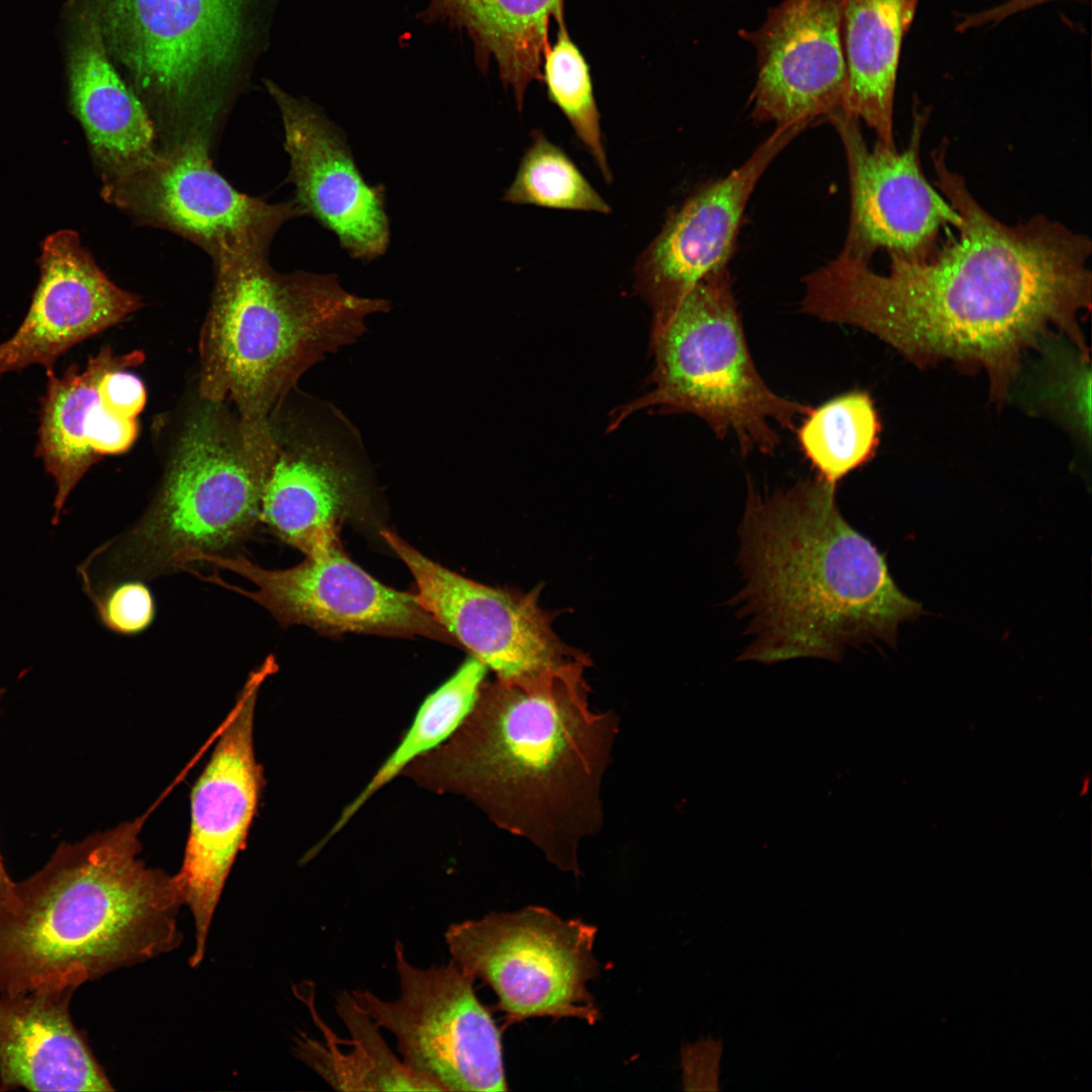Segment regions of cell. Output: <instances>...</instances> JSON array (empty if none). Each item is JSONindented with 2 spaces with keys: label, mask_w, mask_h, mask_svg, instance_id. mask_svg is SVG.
Listing matches in <instances>:
<instances>
[{
  "label": "cell",
  "mask_w": 1092,
  "mask_h": 1092,
  "mask_svg": "<svg viewBox=\"0 0 1092 1092\" xmlns=\"http://www.w3.org/2000/svg\"><path fill=\"white\" fill-rule=\"evenodd\" d=\"M936 186L959 212L958 239L929 257L890 254L888 274L840 254L803 277L802 310L864 330L920 365L983 367L1004 400L1021 354L1052 328L1086 351L1078 316L1091 305L1090 239L1044 215L1006 224L931 153Z\"/></svg>",
  "instance_id": "cell-1"
},
{
  "label": "cell",
  "mask_w": 1092,
  "mask_h": 1092,
  "mask_svg": "<svg viewBox=\"0 0 1092 1092\" xmlns=\"http://www.w3.org/2000/svg\"><path fill=\"white\" fill-rule=\"evenodd\" d=\"M589 663L483 682L445 744L402 772L464 796L499 828L579 876L580 844L603 826L601 789L619 730L615 712L589 705Z\"/></svg>",
  "instance_id": "cell-2"
},
{
  "label": "cell",
  "mask_w": 1092,
  "mask_h": 1092,
  "mask_svg": "<svg viewBox=\"0 0 1092 1092\" xmlns=\"http://www.w3.org/2000/svg\"><path fill=\"white\" fill-rule=\"evenodd\" d=\"M835 488L818 476L770 494L750 487L738 532L745 584L735 601L753 640L738 661L839 662L847 646L894 644L899 626L923 612L842 517Z\"/></svg>",
  "instance_id": "cell-3"
},
{
  "label": "cell",
  "mask_w": 1092,
  "mask_h": 1092,
  "mask_svg": "<svg viewBox=\"0 0 1092 1092\" xmlns=\"http://www.w3.org/2000/svg\"><path fill=\"white\" fill-rule=\"evenodd\" d=\"M145 817L62 842L0 908V994L75 988L177 948L175 875L139 857Z\"/></svg>",
  "instance_id": "cell-4"
},
{
  "label": "cell",
  "mask_w": 1092,
  "mask_h": 1092,
  "mask_svg": "<svg viewBox=\"0 0 1092 1092\" xmlns=\"http://www.w3.org/2000/svg\"><path fill=\"white\" fill-rule=\"evenodd\" d=\"M215 269L199 391L205 401L235 405L247 451L269 466L275 410L304 372L355 343L390 302L346 290L335 274L279 273L267 255L221 260Z\"/></svg>",
  "instance_id": "cell-5"
},
{
  "label": "cell",
  "mask_w": 1092,
  "mask_h": 1092,
  "mask_svg": "<svg viewBox=\"0 0 1092 1092\" xmlns=\"http://www.w3.org/2000/svg\"><path fill=\"white\" fill-rule=\"evenodd\" d=\"M273 3L101 0V27L112 63L152 118L185 125L188 135L203 132L249 76Z\"/></svg>",
  "instance_id": "cell-6"
},
{
  "label": "cell",
  "mask_w": 1092,
  "mask_h": 1092,
  "mask_svg": "<svg viewBox=\"0 0 1092 1092\" xmlns=\"http://www.w3.org/2000/svg\"><path fill=\"white\" fill-rule=\"evenodd\" d=\"M653 314L654 387L620 407L610 429L637 411L657 407L693 414L718 438L735 435L743 454H771L779 445L774 425L793 430L811 411L776 393L757 371L727 267Z\"/></svg>",
  "instance_id": "cell-7"
},
{
  "label": "cell",
  "mask_w": 1092,
  "mask_h": 1092,
  "mask_svg": "<svg viewBox=\"0 0 1092 1092\" xmlns=\"http://www.w3.org/2000/svg\"><path fill=\"white\" fill-rule=\"evenodd\" d=\"M205 402L185 424L152 507L80 565L88 583L153 577L185 551L220 554L260 521L268 469L247 451L224 403Z\"/></svg>",
  "instance_id": "cell-8"
},
{
  "label": "cell",
  "mask_w": 1092,
  "mask_h": 1092,
  "mask_svg": "<svg viewBox=\"0 0 1092 1092\" xmlns=\"http://www.w3.org/2000/svg\"><path fill=\"white\" fill-rule=\"evenodd\" d=\"M597 928L547 908L492 912L449 925L445 942L460 969L491 988L504 1028L532 1017H601L586 984L600 974Z\"/></svg>",
  "instance_id": "cell-9"
},
{
  "label": "cell",
  "mask_w": 1092,
  "mask_h": 1092,
  "mask_svg": "<svg viewBox=\"0 0 1092 1092\" xmlns=\"http://www.w3.org/2000/svg\"><path fill=\"white\" fill-rule=\"evenodd\" d=\"M274 449L260 521L309 555L340 539L346 522L371 518L373 486L358 429L333 403L303 396L271 418Z\"/></svg>",
  "instance_id": "cell-10"
},
{
  "label": "cell",
  "mask_w": 1092,
  "mask_h": 1092,
  "mask_svg": "<svg viewBox=\"0 0 1092 1092\" xmlns=\"http://www.w3.org/2000/svg\"><path fill=\"white\" fill-rule=\"evenodd\" d=\"M399 995L351 996L396 1039L402 1063L438 1091H507L502 1029L477 998L474 980L452 960L420 968L395 941Z\"/></svg>",
  "instance_id": "cell-11"
},
{
  "label": "cell",
  "mask_w": 1092,
  "mask_h": 1092,
  "mask_svg": "<svg viewBox=\"0 0 1092 1092\" xmlns=\"http://www.w3.org/2000/svg\"><path fill=\"white\" fill-rule=\"evenodd\" d=\"M107 202L174 232L219 262L267 255L279 228L304 215L295 200L271 204L236 190L212 166L200 133L157 150L145 164L102 185Z\"/></svg>",
  "instance_id": "cell-12"
},
{
  "label": "cell",
  "mask_w": 1092,
  "mask_h": 1092,
  "mask_svg": "<svg viewBox=\"0 0 1092 1092\" xmlns=\"http://www.w3.org/2000/svg\"><path fill=\"white\" fill-rule=\"evenodd\" d=\"M291 568L265 569L242 556L186 551L178 564L204 561L250 580V592L213 574L201 579L248 597L267 609L282 626L304 625L339 636L346 633L426 637L450 645L454 638L423 607L416 594L391 588L351 560L341 540L305 555Z\"/></svg>",
  "instance_id": "cell-13"
},
{
  "label": "cell",
  "mask_w": 1092,
  "mask_h": 1092,
  "mask_svg": "<svg viewBox=\"0 0 1092 1092\" xmlns=\"http://www.w3.org/2000/svg\"><path fill=\"white\" fill-rule=\"evenodd\" d=\"M277 669L269 655L250 673L191 791L190 828L175 877L193 917L192 967L204 957L215 908L257 814L265 780L254 749L255 707L261 686Z\"/></svg>",
  "instance_id": "cell-14"
},
{
  "label": "cell",
  "mask_w": 1092,
  "mask_h": 1092,
  "mask_svg": "<svg viewBox=\"0 0 1092 1092\" xmlns=\"http://www.w3.org/2000/svg\"><path fill=\"white\" fill-rule=\"evenodd\" d=\"M380 534L411 571L423 607L496 678H522L588 659L559 639L537 592L482 584L433 561L389 530Z\"/></svg>",
  "instance_id": "cell-15"
},
{
  "label": "cell",
  "mask_w": 1092,
  "mask_h": 1092,
  "mask_svg": "<svg viewBox=\"0 0 1092 1092\" xmlns=\"http://www.w3.org/2000/svg\"><path fill=\"white\" fill-rule=\"evenodd\" d=\"M928 109L915 104L907 147L899 152L879 142L871 149L859 120L839 110L828 117L846 158L849 187V222L841 253L870 262L885 249L908 260L929 257L941 229L958 228L962 218L952 205L927 181L920 163V148Z\"/></svg>",
  "instance_id": "cell-16"
},
{
  "label": "cell",
  "mask_w": 1092,
  "mask_h": 1092,
  "mask_svg": "<svg viewBox=\"0 0 1092 1092\" xmlns=\"http://www.w3.org/2000/svg\"><path fill=\"white\" fill-rule=\"evenodd\" d=\"M738 35L756 52L751 116L777 126L802 124L843 110L847 85L841 0H783L756 29Z\"/></svg>",
  "instance_id": "cell-17"
},
{
  "label": "cell",
  "mask_w": 1092,
  "mask_h": 1092,
  "mask_svg": "<svg viewBox=\"0 0 1092 1092\" xmlns=\"http://www.w3.org/2000/svg\"><path fill=\"white\" fill-rule=\"evenodd\" d=\"M805 128L777 126L739 167L699 186L669 212L633 269L635 288L653 313L670 308L707 275L727 267L757 182Z\"/></svg>",
  "instance_id": "cell-18"
},
{
  "label": "cell",
  "mask_w": 1092,
  "mask_h": 1092,
  "mask_svg": "<svg viewBox=\"0 0 1092 1092\" xmlns=\"http://www.w3.org/2000/svg\"><path fill=\"white\" fill-rule=\"evenodd\" d=\"M265 85L282 117L288 179L304 215L332 232L352 258L382 256L390 239L384 187L364 180L343 131L320 107L270 80Z\"/></svg>",
  "instance_id": "cell-19"
},
{
  "label": "cell",
  "mask_w": 1092,
  "mask_h": 1092,
  "mask_svg": "<svg viewBox=\"0 0 1092 1092\" xmlns=\"http://www.w3.org/2000/svg\"><path fill=\"white\" fill-rule=\"evenodd\" d=\"M38 262L39 280L25 317L0 343V374L31 365L54 370L71 348L141 306L136 295L119 288L98 267L74 231L48 236Z\"/></svg>",
  "instance_id": "cell-20"
},
{
  "label": "cell",
  "mask_w": 1092,
  "mask_h": 1092,
  "mask_svg": "<svg viewBox=\"0 0 1092 1092\" xmlns=\"http://www.w3.org/2000/svg\"><path fill=\"white\" fill-rule=\"evenodd\" d=\"M100 12L101 0H69L65 40L70 106L104 185L145 164L158 149L155 121L107 53Z\"/></svg>",
  "instance_id": "cell-21"
},
{
  "label": "cell",
  "mask_w": 1092,
  "mask_h": 1092,
  "mask_svg": "<svg viewBox=\"0 0 1092 1092\" xmlns=\"http://www.w3.org/2000/svg\"><path fill=\"white\" fill-rule=\"evenodd\" d=\"M143 360L141 351L115 355L106 347L90 357L82 371L77 365H71L62 376L47 371L35 455L55 480L54 524L91 466L103 456L125 452L134 442L135 419L119 418L105 410L98 385L106 372L127 369Z\"/></svg>",
  "instance_id": "cell-22"
},
{
  "label": "cell",
  "mask_w": 1092,
  "mask_h": 1092,
  "mask_svg": "<svg viewBox=\"0 0 1092 1092\" xmlns=\"http://www.w3.org/2000/svg\"><path fill=\"white\" fill-rule=\"evenodd\" d=\"M77 989L0 994V1088L112 1091L70 1014Z\"/></svg>",
  "instance_id": "cell-23"
},
{
  "label": "cell",
  "mask_w": 1092,
  "mask_h": 1092,
  "mask_svg": "<svg viewBox=\"0 0 1092 1092\" xmlns=\"http://www.w3.org/2000/svg\"><path fill=\"white\" fill-rule=\"evenodd\" d=\"M417 18L466 32L478 69L493 61L522 112L529 85L541 82L549 25L565 22L564 0H430Z\"/></svg>",
  "instance_id": "cell-24"
},
{
  "label": "cell",
  "mask_w": 1092,
  "mask_h": 1092,
  "mask_svg": "<svg viewBox=\"0 0 1092 1092\" xmlns=\"http://www.w3.org/2000/svg\"><path fill=\"white\" fill-rule=\"evenodd\" d=\"M922 0H841L847 85L843 111L895 147L894 99L903 41Z\"/></svg>",
  "instance_id": "cell-25"
},
{
  "label": "cell",
  "mask_w": 1092,
  "mask_h": 1092,
  "mask_svg": "<svg viewBox=\"0 0 1092 1092\" xmlns=\"http://www.w3.org/2000/svg\"><path fill=\"white\" fill-rule=\"evenodd\" d=\"M336 1008L351 1033L350 1040L340 1038L347 1050L335 1042L330 1029L314 1011L313 1020L325 1041L301 1035L294 1048L297 1057L331 1086L349 1091H438L393 1055L378 1026L358 1007L351 993H340Z\"/></svg>",
  "instance_id": "cell-26"
},
{
  "label": "cell",
  "mask_w": 1092,
  "mask_h": 1092,
  "mask_svg": "<svg viewBox=\"0 0 1092 1092\" xmlns=\"http://www.w3.org/2000/svg\"><path fill=\"white\" fill-rule=\"evenodd\" d=\"M486 668L480 660L470 656L453 675L426 698L402 740L365 789L345 808L325 841L342 829L385 784L402 772L413 761L452 736L472 709L483 684Z\"/></svg>",
  "instance_id": "cell-27"
},
{
  "label": "cell",
  "mask_w": 1092,
  "mask_h": 1092,
  "mask_svg": "<svg viewBox=\"0 0 1092 1092\" xmlns=\"http://www.w3.org/2000/svg\"><path fill=\"white\" fill-rule=\"evenodd\" d=\"M880 431L871 396L852 390L812 407L797 430V437L817 476L836 485L874 456Z\"/></svg>",
  "instance_id": "cell-28"
},
{
  "label": "cell",
  "mask_w": 1092,
  "mask_h": 1092,
  "mask_svg": "<svg viewBox=\"0 0 1092 1092\" xmlns=\"http://www.w3.org/2000/svg\"><path fill=\"white\" fill-rule=\"evenodd\" d=\"M503 200L552 209L612 212L568 155L539 129L532 130L531 143Z\"/></svg>",
  "instance_id": "cell-29"
},
{
  "label": "cell",
  "mask_w": 1092,
  "mask_h": 1092,
  "mask_svg": "<svg viewBox=\"0 0 1092 1092\" xmlns=\"http://www.w3.org/2000/svg\"><path fill=\"white\" fill-rule=\"evenodd\" d=\"M546 49L541 82L548 99L566 117L607 183L613 180L603 144L601 115L595 99L589 66L564 23Z\"/></svg>",
  "instance_id": "cell-30"
},
{
  "label": "cell",
  "mask_w": 1092,
  "mask_h": 1092,
  "mask_svg": "<svg viewBox=\"0 0 1092 1092\" xmlns=\"http://www.w3.org/2000/svg\"><path fill=\"white\" fill-rule=\"evenodd\" d=\"M84 590L94 603L100 621L113 632L139 633L154 619V599L143 582L121 580Z\"/></svg>",
  "instance_id": "cell-31"
},
{
  "label": "cell",
  "mask_w": 1092,
  "mask_h": 1092,
  "mask_svg": "<svg viewBox=\"0 0 1092 1092\" xmlns=\"http://www.w3.org/2000/svg\"><path fill=\"white\" fill-rule=\"evenodd\" d=\"M723 1044L712 1036L687 1043L680 1050L684 1090L718 1091Z\"/></svg>",
  "instance_id": "cell-32"
},
{
  "label": "cell",
  "mask_w": 1092,
  "mask_h": 1092,
  "mask_svg": "<svg viewBox=\"0 0 1092 1092\" xmlns=\"http://www.w3.org/2000/svg\"><path fill=\"white\" fill-rule=\"evenodd\" d=\"M98 393L105 410L123 419H135L147 399L142 380L123 368L106 372L100 379Z\"/></svg>",
  "instance_id": "cell-33"
},
{
  "label": "cell",
  "mask_w": 1092,
  "mask_h": 1092,
  "mask_svg": "<svg viewBox=\"0 0 1092 1092\" xmlns=\"http://www.w3.org/2000/svg\"><path fill=\"white\" fill-rule=\"evenodd\" d=\"M1053 1L1057 0H1008L991 8L964 14L959 19L956 30L965 32L989 24H998L1014 14Z\"/></svg>",
  "instance_id": "cell-34"
},
{
  "label": "cell",
  "mask_w": 1092,
  "mask_h": 1092,
  "mask_svg": "<svg viewBox=\"0 0 1092 1092\" xmlns=\"http://www.w3.org/2000/svg\"><path fill=\"white\" fill-rule=\"evenodd\" d=\"M15 882L6 872L0 854V908L7 907L14 895Z\"/></svg>",
  "instance_id": "cell-35"
},
{
  "label": "cell",
  "mask_w": 1092,
  "mask_h": 1092,
  "mask_svg": "<svg viewBox=\"0 0 1092 1092\" xmlns=\"http://www.w3.org/2000/svg\"><path fill=\"white\" fill-rule=\"evenodd\" d=\"M4 693H5V690H4V689H0V700H1V698H2V696H3V694H4Z\"/></svg>",
  "instance_id": "cell-36"
}]
</instances>
